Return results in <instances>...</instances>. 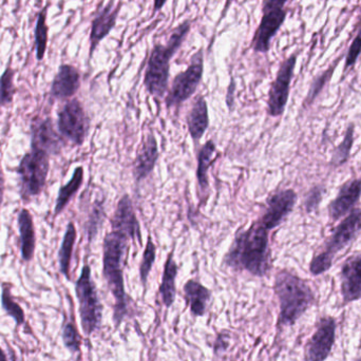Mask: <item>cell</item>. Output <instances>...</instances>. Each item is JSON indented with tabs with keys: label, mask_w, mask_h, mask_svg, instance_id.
Masks as SVG:
<instances>
[{
	"label": "cell",
	"mask_w": 361,
	"mask_h": 361,
	"mask_svg": "<svg viewBox=\"0 0 361 361\" xmlns=\"http://www.w3.org/2000/svg\"><path fill=\"white\" fill-rule=\"evenodd\" d=\"M143 244L142 229L128 195L120 197L103 241V277L114 299L112 322L118 329L129 315L130 298L125 288L124 271L133 241Z\"/></svg>",
	"instance_id": "1"
},
{
	"label": "cell",
	"mask_w": 361,
	"mask_h": 361,
	"mask_svg": "<svg viewBox=\"0 0 361 361\" xmlns=\"http://www.w3.org/2000/svg\"><path fill=\"white\" fill-rule=\"evenodd\" d=\"M222 264L237 273L246 271L254 277H267L271 271L269 231L258 220L246 228H240Z\"/></svg>",
	"instance_id": "2"
},
{
	"label": "cell",
	"mask_w": 361,
	"mask_h": 361,
	"mask_svg": "<svg viewBox=\"0 0 361 361\" xmlns=\"http://www.w3.org/2000/svg\"><path fill=\"white\" fill-rule=\"evenodd\" d=\"M274 293L279 301V329L295 326L316 303L315 293L309 282L288 269H280L276 274Z\"/></svg>",
	"instance_id": "3"
},
{
	"label": "cell",
	"mask_w": 361,
	"mask_h": 361,
	"mask_svg": "<svg viewBox=\"0 0 361 361\" xmlns=\"http://www.w3.org/2000/svg\"><path fill=\"white\" fill-rule=\"evenodd\" d=\"M190 29L191 21L186 19L173 30L166 44H156L152 48L144 74V86L158 101L164 99L169 92L171 59L180 50Z\"/></svg>",
	"instance_id": "4"
},
{
	"label": "cell",
	"mask_w": 361,
	"mask_h": 361,
	"mask_svg": "<svg viewBox=\"0 0 361 361\" xmlns=\"http://www.w3.org/2000/svg\"><path fill=\"white\" fill-rule=\"evenodd\" d=\"M361 233V208H354L338 223L310 262V273L317 277L332 269L335 257Z\"/></svg>",
	"instance_id": "5"
},
{
	"label": "cell",
	"mask_w": 361,
	"mask_h": 361,
	"mask_svg": "<svg viewBox=\"0 0 361 361\" xmlns=\"http://www.w3.org/2000/svg\"><path fill=\"white\" fill-rule=\"evenodd\" d=\"M75 295L78 301L80 326L87 337L99 331L103 322V305L99 299L92 271L89 263H85L75 282Z\"/></svg>",
	"instance_id": "6"
},
{
	"label": "cell",
	"mask_w": 361,
	"mask_h": 361,
	"mask_svg": "<svg viewBox=\"0 0 361 361\" xmlns=\"http://www.w3.org/2000/svg\"><path fill=\"white\" fill-rule=\"evenodd\" d=\"M50 171V156L40 150L31 149L21 159L17 167L19 192L23 200L38 197L44 190Z\"/></svg>",
	"instance_id": "7"
},
{
	"label": "cell",
	"mask_w": 361,
	"mask_h": 361,
	"mask_svg": "<svg viewBox=\"0 0 361 361\" xmlns=\"http://www.w3.org/2000/svg\"><path fill=\"white\" fill-rule=\"evenodd\" d=\"M204 74V51L200 49L190 57L188 66L173 78V84L165 97V105L178 107L190 99L199 88Z\"/></svg>",
	"instance_id": "8"
},
{
	"label": "cell",
	"mask_w": 361,
	"mask_h": 361,
	"mask_svg": "<svg viewBox=\"0 0 361 361\" xmlns=\"http://www.w3.org/2000/svg\"><path fill=\"white\" fill-rule=\"evenodd\" d=\"M298 53H293L280 63L275 80L271 82L267 99V114L271 118L283 116L290 99V84L294 78Z\"/></svg>",
	"instance_id": "9"
},
{
	"label": "cell",
	"mask_w": 361,
	"mask_h": 361,
	"mask_svg": "<svg viewBox=\"0 0 361 361\" xmlns=\"http://www.w3.org/2000/svg\"><path fill=\"white\" fill-rule=\"evenodd\" d=\"M57 128L59 135L74 145L82 146L86 141L90 121L78 99H70L59 110Z\"/></svg>",
	"instance_id": "10"
},
{
	"label": "cell",
	"mask_w": 361,
	"mask_h": 361,
	"mask_svg": "<svg viewBox=\"0 0 361 361\" xmlns=\"http://www.w3.org/2000/svg\"><path fill=\"white\" fill-rule=\"evenodd\" d=\"M336 319L326 316L319 320L315 333L305 343V361H326L336 341Z\"/></svg>",
	"instance_id": "11"
},
{
	"label": "cell",
	"mask_w": 361,
	"mask_h": 361,
	"mask_svg": "<svg viewBox=\"0 0 361 361\" xmlns=\"http://www.w3.org/2000/svg\"><path fill=\"white\" fill-rule=\"evenodd\" d=\"M298 195L294 189L278 190L269 195L264 212L258 219L259 222L267 229L273 231L282 224L290 216L296 205Z\"/></svg>",
	"instance_id": "12"
},
{
	"label": "cell",
	"mask_w": 361,
	"mask_h": 361,
	"mask_svg": "<svg viewBox=\"0 0 361 361\" xmlns=\"http://www.w3.org/2000/svg\"><path fill=\"white\" fill-rule=\"evenodd\" d=\"M288 11L286 8H271L262 11L260 23L252 36V50L256 53L267 54L271 49V42L283 23H286Z\"/></svg>",
	"instance_id": "13"
},
{
	"label": "cell",
	"mask_w": 361,
	"mask_h": 361,
	"mask_svg": "<svg viewBox=\"0 0 361 361\" xmlns=\"http://www.w3.org/2000/svg\"><path fill=\"white\" fill-rule=\"evenodd\" d=\"M361 199V178H353L343 183L335 199L328 206L329 219L332 224L343 220Z\"/></svg>",
	"instance_id": "14"
},
{
	"label": "cell",
	"mask_w": 361,
	"mask_h": 361,
	"mask_svg": "<svg viewBox=\"0 0 361 361\" xmlns=\"http://www.w3.org/2000/svg\"><path fill=\"white\" fill-rule=\"evenodd\" d=\"M122 6V0H118V4L116 0H110L93 18L92 23H91L90 37H89V42H90L89 57L90 59H92L93 54L102 40L105 39L116 27Z\"/></svg>",
	"instance_id": "15"
},
{
	"label": "cell",
	"mask_w": 361,
	"mask_h": 361,
	"mask_svg": "<svg viewBox=\"0 0 361 361\" xmlns=\"http://www.w3.org/2000/svg\"><path fill=\"white\" fill-rule=\"evenodd\" d=\"M31 149L40 150L49 156L61 154L63 142L50 118H36L32 123Z\"/></svg>",
	"instance_id": "16"
},
{
	"label": "cell",
	"mask_w": 361,
	"mask_h": 361,
	"mask_svg": "<svg viewBox=\"0 0 361 361\" xmlns=\"http://www.w3.org/2000/svg\"><path fill=\"white\" fill-rule=\"evenodd\" d=\"M339 277L343 305L361 300V252L352 255L343 263Z\"/></svg>",
	"instance_id": "17"
},
{
	"label": "cell",
	"mask_w": 361,
	"mask_h": 361,
	"mask_svg": "<svg viewBox=\"0 0 361 361\" xmlns=\"http://www.w3.org/2000/svg\"><path fill=\"white\" fill-rule=\"evenodd\" d=\"M159 145L154 133H149L137 148V157L133 162V178L140 184L142 180L149 177L156 169L159 160Z\"/></svg>",
	"instance_id": "18"
},
{
	"label": "cell",
	"mask_w": 361,
	"mask_h": 361,
	"mask_svg": "<svg viewBox=\"0 0 361 361\" xmlns=\"http://www.w3.org/2000/svg\"><path fill=\"white\" fill-rule=\"evenodd\" d=\"M80 70L70 63H63L53 78L50 95L55 99H71L80 90Z\"/></svg>",
	"instance_id": "19"
},
{
	"label": "cell",
	"mask_w": 361,
	"mask_h": 361,
	"mask_svg": "<svg viewBox=\"0 0 361 361\" xmlns=\"http://www.w3.org/2000/svg\"><path fill=\"white\" fill-rule=\"evenodd\" d=\"M187 129L195 146L199 145L202 137L209 127V114L207 101L203 95L195 97L190 110L186 116Z\"/></svg>",
	"instance_id": "20"
},
{
	"label": "cell",
	"mask_w": 361,
	"mask_h": 361,
	"mask_svg": "<svg viewBox=\"0 0 361 361\" xmlns=\"http://www.w3.org/2000/svg\"><path fill=\"white\" fill-rule=\"evenodd\" d=\"M185 302L193 317H203L207 313L212 290L195 279L187 280L183 286Z\"/></svg>",
	"instance_id": "21"
},
{
	"label": "cell",
	"mask_w": 361,
	"mask_h": 361,
	"mask_svg": "<svg viewBox=\"0 0 361 361\" xmlns=\"http://www.w3.org/2000/svg\"><path fill=\"white\" fill-rule=\"evenodd\" d=\"M179 267L175 259V248L167 255L159 293L166 309L173 307L177 298V277Z\"/></svg>",
	"instance_id": "22"
},
{
	"label": "cell",
	"mask_w": 361,
	"mask_h": 361,
	"mask_svg": "<svg viewBox=\"0 0 361 361\" xmlns=\"http://www.w3.org/2000/svg\"><path fill=\"white\" fill-rule=\"evenodd\" d=\"M19 239H20L21 258L30 262L34 258L36 248V233L33 216L27 208H23L17 216Z\"/></svg>",
	"instance_id": "23"
},
{
	"label": "cell",
	"mask_w": 361,
	"mask_h": 361,
	"mask_svg": "<svg viewBox=\"0 0 361 361\" xmlns=\"http://www.w3.org/2000/svg\"><path fill=\"white\" fill-rule=\"evenodd\" d=\"M216 145L212 140H208L197 152V166L195 176H197V186L202 193H206V191L209 189L208 171L216 161Z\"/></svg>",
	"instance_id": "24"
},
{
	"label": "cell",
	"mask_w": 361,
	"mask_h": 361,
	"mask_svg": "<svg viewBox=\"0 0 361 361\" xmlns=\"http://www.w3.org/2000/svg\"><path fill=\"white\" fill-rule=\"evenodd\" d=\"M84 167L78 166L74 169L73 175H72L69 182L59 188L56 203H55L54 216H59L65 210L69 202L71 201L72 197L78 192L80 187H82V183H84Z\"/></svg>",
	"instance_id": "25"
},
{
	"label": "cell",
	"mask_w": 361,
	"mask_h": 361,
	"mask_svg": "<svg viewBox=\"0 0 361 361\" xmlns=\"http://www.w3.org/2000/svg\"><path fill=\"white\" fill-rule=\"evenodd\" d=\"M78 231L73 222H70L66 228L63 242L59 252V271L65 276L66 279L70 280V267H71L72 255L75 245Z\"/></svg>",
	"instance_id": "26"
},
{
	"label": "cell",
	"mask_w": 361,
	"mask_h": 361,
	"mask_svg": "<svg viewBox=\"0 0 361 361\" xmlns=\"http://www.w3.org/2000/svg\"><path fill=\"white\" fill-rule=\"evenodd\" d=\"M345 56V53H341V54L339 55L337 59H335L334 61L331 63L330 67L326 68L324 71H322V73L318 74V75L314 78L313 82H312L311 87H310L309 92H307V97H305V102H303L305 107L311 106L312 104L317 99L320 93L324 91L326 85H328L329 82H331V80H332L335 70L338 67L339 63H341V61H343V59Z\"/></svg>",
	"instance_id": "27"
},
{
	"label": "cell",
	"mask_w": 361,
	"mask_h": 361,
	"mask_svg": "<svg viewBox=\"0 0 361 361\" xmlns=\"http://www.w3.org/2000/svg\"><path fill=\"white\" fill-rule=\"evenodd\" d=\"M47 15H48V6H44L38 12L35 29H34V49H35L36 59L38 61H42L44 59L47 47H48L49 25H47Z\"/></svg>",
	"instance_id": "28"
},
{
	"label": "cell",
	"mask_w": 361,
	"mask_h": 361,
	"mask_svg": "<svg viewBox=\"0 0 361 361\" xmlns=\"http://www.w3.org/2000/svg\"><path fill=\"white\" fill-rule=\"evenodd\" d=\"M354 137H355V124L350 123L347 129H345L343 141L333 152L330 164L335 169L343 166L350 160L352 148H353L354 141H355Z\"/></svg>",
	"instance_id": "29"
},
{
	"label": "cell",
	"mask_w": 361,
	"mask_h": 361,
	"mask_svg": "<svg viewBox=\"0 0 361 361\" xmlns=\"http://www.w3.org/2000/svg\"><path fill=\"white\" fill-rule=\"evenodd\" d=\"M1 307L6 312V315L14 319L15 326L17 328L25 324V311L13 298L12 293H11V286L8 283H4L2 286Z\"/></svg>",
	"instance_id": "30"
},
{
	"label": "cell",
	"mask_w": 361,
	"mask_h": 361,
	"mask_svg": "<svg viewBox=\"0 0 361 361\" xmlns=\"http://www.w3.org/2000/svg\"><path fill=\"white\" fill-rule=\"evenodd\" d=\"M157 250H158V248H157L152 235H148L139 269L140 280H141L144 288H146V286H147L148 278H149L152 267H154V262H156Z\"/></svg>",
	"instance_id": "31"
},
{
	"label": "cell",
	"mask_w": 361,
	"mask_h": 361,
	"mask_svg": "<svg viewBox=\"0 0 361 361\" xmlns=\"http://www.w3.org/2000/svg\"><path fill=\"white\" fill-rule=\"evenodd\" d=\"M15 70L11 66V61L0 75V107L11 105L16 93L14 85Z\"/></svg>",
	"instance_id": "32"
},
{
	"label": "cell",
	"mask_w": 361,
	"mask_h": 361,
	"mask_svg": "<svg viewBox=\"0 0 361 361\" xmlns=\"http://www.w3.org/2000/svg\"><path fill=\"white\" fill-rule=\"evenodd\" d=\"M63 343L70 353H80L82 337L73 320L66 322L63 328Z\"/></svg>",
	"instance_id": "33"
},
{
	"label": "cell",
	"mask_w": 361,
	"mask_h": 361,
	"mask_svg": "<svg viewBox=\"0 0 361 361\" xmlns=\"http://www.w3.org/2000/svg\"><path fill=\"white\" fill-rule=\"evenodd\" d=\"M105 218L106 212L103 206V201L95 202L92 212L89 216L88 222H87V233H88L89 242H92L93 239L97 237Z\"/></svg>",
	"instance_id": "34"
},
{
	"label": "cell",
	"mask_w": 361,
	"mask_h": 361,
	"mask_svg": "<svg viewBox=\"0 0 361 361\" xmlns=\"http://www.w3.org/2000/svg\"><path fill=\"white\" fill-rule=\"evenodd\" d=\"M324 193H326V187L324 185H316L310 189L305 199V208L307 214L317 210L324 200Z\"/></svg>",
	"instance_id": "35"
},
{
	"label": "cell",
	"mask_w": 361,
	"mask_h": 361,
	"mask_svg": "<svg viewBox=\"0 0 361 361\" xmlns=\"http://www.w3.org/2000/svg\"><path fill=\"white\" fill-rule=\"evenodd\" d=\"M361 54V27L358 33L356 34L354 37L353 42L350 44L349 49H348L347 54H345V69L343 72L349 71L351 68L355 67L356 63H357L358 59H360Z\"/></svg>",
	"instance_id": "36"
},
{
	"label": "cell",
	"mask_w": 361,
	"mask_h": 361,
	"mask_svg": "<svg viewBox=\"0 0 361 361\" xmlns=\"http://www.w3.org/2000/svg\"><path fill=\"white\" fill-rule=\"evenodd\" d=\"M235 80H233V78H231V82H229L228 89H227L226 94V104L227 108H228L229 111H233V106H235V97H233V94H235Z\"/></svg>",
	"instance_id": "37"
},
{
	"label": "cell",
	"mask_w": 361,
	"mask_h": 361,
	"mask_svg": "<svg viewBox=\"0 0 361 361\" xmlns=\"http://www.w3.org/2000/svg\"><path fill=\"white\" fill-rule=\"evenodd\" d=\"M235 0H226L225 1L224 8H223L222 14H221L220 21L222 20L223 18H225L226 16L227 12H228L229 8H231V4L235 2Z\"/></svg>",
	"instance_id": "38"
},
{
	"label": "cell",
	"mask_w": 361,
	"mask_h": 361,
	"mask_svg": "<svg viewBox=\"0 0 361 361\" xmlns=\"http://www.w3.org/2000/svg\"><path fill=\"white\" fill-rule=\"evenodd\" d=\"M4 178L2 175L1 171H0V207H1L2 202H4Z\"/></svg>",
	"instance_id": "39"
},
{
	"label": "cell",
	"mask_w": 361,
	"mask_h": 361,
	"mask_svg": "<svg viewBox=\"0 0 361 361\" xmlns=\"http://www.w3.org/2000/svg\"><path fill=\"white\" fill-rule=\"evenodd\" d=\"M167 0H154V14L162 10L163 6L166 4Z\"/></svg>",
	"instance_id": "40"
},
{
	"label": "cell",
	"mask_w": 361,
	"mask_h": 361,
	"mask_svg": "<svg viewBox=\"0 0 361 361\" xmlns=\"http://www.w3.org/2000/svg\"><path fill=\"white\" fill-rule=\"evenodd\" d=\"M0 361H10L8 360V356H6V352L2 350L1 347H0Z\"/></svg>",
	"instance_id": "41"
},
{
	"label": "cell",
	"mask_w": 361,
	"mask_h": 361,
	"mask_svg": "<svg viewBox=\"0 0 361 361\" xmlns=\"http://www.w3.org/2000/svg\"><path fill=\"white\" fill-rule=\"evenodd\" d=\"M10 361H17L16 356H15L14 351L10 349Z\"/></svg>",
	"instance_id": "42"
},
{
	"label": "cell",
	"mask_w": 361,
	"mask_h": 361,
	"mask_svg": "<svg viewBox=\"0 0 361 361\" xmlns=\"http://www.w3.org/2000/svg\"><path fill=\"white\" fill-rule=\"evenodd\" d=\"M356 361H361V358H360V360H356Z\"/></svg>",
	"instance_id": "43"
}]
</instances>
